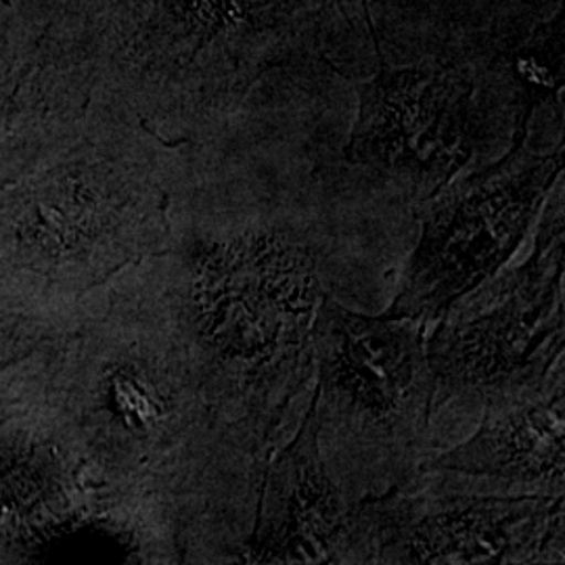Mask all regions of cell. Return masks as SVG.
Here are the masks:
<instances>
[{
  "mask_svg": "<svg viewBox=\"0 0 565 565\" xmlns=\"http://www.w3.org/2000/svg\"><path fill=\"white\" fill-rule=\"evenodd\" d=\"M86 340L84 436L126 520L156 557L242 564L266 465L207 401L153 260L116 285Z\"/></svg>",
  "mask_w": 565,
  "mask_h": 565,
  "instance_id": "obj_2",
  "label": "cell"
},
{
  "mask_svg": "<svg viewBox=\"0 0 565 565\" xmlns=\"http://www.w3.org/2000/svg\"><path fill=\"white\" fill-rule=\"evenodd\" d=\"M473 82L457 70H390L359 86V111L343 160L417 207L467 168L509 149L524 132V111L507 103L480 107Z\"/></svg>",
  "mask_w": 565,
  "mask_h": 565,
  "instance_id": "obj_7",
  "label": "cell"
},
{
  "mask_svg": "<svg viewBox=\"0 0 565 565\" xmlns=\"http://www.w3.org/2000/svg\"><path fill=\"white\" fill-rule=\"evenodd\" d=\"M564 497H503L486 478L419 467L352 511L345 564H562Z\"/></svg>",
  "mask_w": 565,
  "mask_h": 565,
  "instance_id": "obj_6",
  "label": "cell"
},
{
  "mask_svg": "<svg viewBox=\"0 0 565 565\" xmlns=\"http://www.w3.org/2000/svg\"><path fill=\"white\" fill-rule=\"evenodd\" d=\"M427 327L352 310L333 298L317 312V446L350 505L384 494L434 455Z\"/></svg>",
  "mask_w": 565,
  "mask_h": 565,
  "instance_id": "obj_3",
  "label": "cell"
},
{
  "mask_svg": "<svg viewBox=\"0 0 565 565\" xmlns=\"http://www.w3.org/2000/svg\"><path fill=\"white\" fill-rule=\"evenodd\" d=\"M536 139L527 121L501 158L459 172L417 207L419 235L382 315L434 324L524 249L562 179V141Z\"/></svg>",
  "mask_w": 565,
  "mask_h": 565,
  "instance_id": "obj_5",
  "label": "cell"
},
{
  "mask_svg": "<svg viewBox=\"0 0 565 565\" xmlns=\"http://www.w3.org/2000/svg\"><path fill=\"white\" fill-rule=\"evenodd\" d=\"M235 147L168 221L153 256L163 300L224 425L266 467L315 396L312 329L324 298L382 315L417 242L415 210L323 135Z\"/></svg>",
  "mask_w": 565,
  "mask_h": 565,
  "instance_id": "obj_1",
  "label": "cell"
},
{
  "mask_svg": "<svg viewBox=\"0 0 565 565\" xmlns=\"http://www.w3.org/2000/svg\"><path fill=\"white\" fill-rule=\"evenodd\" d=\"M354 507L324 469L310 404L264 471L242 564H343Z\"/></svg>",
  "mask_w": 565,
  "mask_h": 565,
  "instance_id": "obj_8",
  "label": "cell"
},
{
  "mask_svg": "<svg viewBox=\"0 0 565 565\" xmlns=\"http://www.w3.org/2000/svg\"><path fill=\"white\" fill-rule=\"evenodd\" d=\"M564 182L524 249L450 303L427 335L434 455L465 440L490 404L543 384L565 363ZM431 455V457H434Z\"/></svg>",
  "mask_w": 565,
  "mask_h": 565,
  "instance_id": "obj_4",
  "label": "cell"
},
{
  "mask_svg": "<svg viewBox=\"0 0 565 565\" xmlns=\"http://www.w3.org/2000/svg\"><path fill=\"white\" fill-rule=\"evenodd\" d=\"M565 363L545 382L490 404L478 427L424 467L486 478L505 497H564Z\"/></svg>",
  "mask_w": 565,
  "mask_h": 565,
  "instance_id": "obj_9",
  "label": "cell"
}]
</instances>
